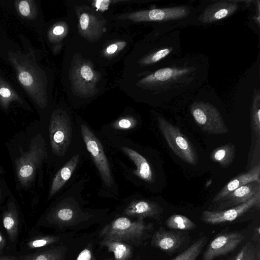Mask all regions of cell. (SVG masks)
<instances>
[{"label":"cell","instance_id":"1","mask_svg":"<svg viewBox=\"0 0 260 260\" xmlns=\"http://www.w3.org/2000/svg\"><path fill=\"white\" fill-rule=\"evenodd\" d=\"M207 72V63L201 57H175L150 71L128 78L139 95L175 96L191 93L204 81Z\"/></svg>","mask_w":260,"mask_h":260},{"label":"cell","instance_id":"2","mask_svg":"<svg viewBox=\"0 0 260 260\" xmlns=\"http://www.w3.org/2000/svg\"><path fill=\"white\" fill-rule=\"evenodd\" d=\"M65 59V86L71 97L91 99L104 90L106 73L91 44L76 39Z\"/></svg>","mask_w":260,"mask_h":260},{"label":"cell","instance_id":"3","mask_svg":"<svg viewBox=\"0 0 260 260\" xmlns=\"http://www.w3.org/2000/svg\"><path fill=\"white\" fill-rule=\"evenodd\" d=\"M160 37L155 33L136 46L127 56L125 68L128 76H134L150 71L166 61L175 58L180 50L177 32Z\"/></svg>","mask_w":260,"mask_h":260},{"label":"cell","instance_id":"4","mask_svg":"<svg viewBox=\"0 0 260 260\" xmlns=\"http://www.w3.org/2000/svg\"><path fill=\"white\" fill-rule=\"evenodd\" d=\"M8 59L27 94L39 107L45 108L48 104L47 76L38 64L34 53L10 51Z\"/></svg>","mask_w":260,"mask_h":260},{"label":"cell","instance_id":"5","mask_svg":"<svg viewBox=\"0 0 260 260\" xmlns=\"http://www.w3.org/2000/svg\"><path fill=\"white\" fill-rule=\"evenodd\" d=\"M114 19L135 23L153 22L157 24L155 33L164 34L165 31L196 20L197 12L189 6H178L125 13L115 16Z\"/></svg>","mask_w":260,"mask_h":260},{"label":"cell","instance_id":"6","mask_svg":"<svg viewBox=\"0 0 260 260\" xmlns=\"http://www.w3.org/2000/svg\"><path fill=\"white\" fill-rule=\"evenodd\" d=\"M152 226V224L146 223L144 219L132 220L126 217H120L106 224L101 231L99 237L123 242L131 246H139L148 238Z\"/></svg>","mask_w":260,"mask_h":260},{"label":"cell","instance_id":"7","mask_svg":"<svg viewBox=\"0 0 260 260\" xmlns=\"http://www.w3.org/2000/svg\"><path fill=\"white\" fill-rule=\"evenodd\" d=\"M73 12L76 20L75 32L80 39L94 45L108 34L109 20L102 12L86 4H77Z\"/></svg>","mask_w":260,"mask_h":260},{"label":"cell","instance_id":"8","mask_svg":"<svg viewBox=\"0 0 260 260\" xmlns=\"http://www.w3.org/2000/svg\"><path fill=\"white\" fill-rule=\"evenodd\" d=\"M47 157L45 140L41 134L33 137L29 149L21 153L15 161L18 180L23 187H28L34 181L38 170Z\"/></svg>","mask_w":260,"mask_h":260},{"label":"cell","instance_id":"9","mask_svg":"<svg viewBox=\"0 0 260 260\" xmlns=\"http://www.w3.org/2000/svg\"><path fill=\"white\" fill-rule=\"evenodd\" d=\"M157 121L161 133L174 153L185 162L196 165L198 162L196 151L180 129L162 117H158Z\"/></svg>","mask_w":260,"mask_h":260},{"label":"cell","instance_id":"10","mask_svg":"<svg viewBox=\"0 0 260 260\" xmlns=\"http://www.w3.org/2000/svg\"><path fill=\"white\" fill-rule=\"evenodd\" d=\"M190 111L194 122L203 132L213 135L229 132L220 112L212 105L197 102L191 105Z\"/></svg>","mask_w":260,"mask_h":260},{"label":"cell","instance_id":"11","mask_svg":"<svg viewBox=\"0 0 260 260\" xmlns=\"http://www.w3.org/2000/svg\"><path fill=\"white\" fill-rule=\"evenodd\" d=\"M71 134L70 119L67 113L60 110L54 111L49 126L50 145L54 154L64 155L70 145Z\"/></svg>","mask_w":260,"mask_h":260},{"label":"cell","instance_id":"12","mask_svg":"<svg viewBox=\"0 0 260 260\" xmlns=\"http://www.w3.org/2000/svg\"><path fill=\"white\" fill-rule=\"evenodd\" d=\"M81 133L89 153L98 168L104 183L108 187L113 185L109 163L103 146L94 133L84 124L80 126Z\"/></svg>","mask_w":260,"mask_h":260},{"label":"cell","instance_id":"13","mask_svg":"<svg viewBox=\"0 0 260 260\" xmlns=\"http://www.w3.org/2000/svg\"><path fill=\"white\" fill-rule=\"evenodd\" d=\"M129 37L104 36L98 43L92 45L101 63L108 66L122 57L132 42Z\"/></svg>","mask_w":260,"mask_h":260},{"label":"cell","instance_id":"14","mask_svg":"<svg viewBox=\"0 0 260 260\" xmlns=\"http://www.w3.org/2000/svg\"><path fill=\"white\" fill-rule=\"evenodd\" d=\"M260 192L248 202L238 206L220 210H205L202 212L201 220L210 224H219L231 222L254 207L259 208Z\"/></svg>","mask_w":260,"mask_h":260},{"label":"cell","instance_id":"15","mask_svg":"<svg viewBox=\"0 0 260 260\" xmlns=\"http://www.w3.org/2000/svg\"><path fill=\"white\" fill-rule=\"evenodd\" d=\"M245 237L240 233H225L214 238L205 250L202 260H214L234 250Z\"/></svg>","mask_w":260,"mask_h":260},{"label":"cell","instance_id":"16","mask_svg":"<svg viewBox=\"0 0 260 260\" xmlns=\"http://www.w3.org/2000/svg\"><path fill=\"white\" fill-rule=\"evenodd\" d=\"M186 238L181 231H169L160 227L153 234L150 244L167 253H172L183 245Z\"/></svg>","mask_w":260,"mask_h":260},{"label":"cell","instance_id":"17","mask_svg":"<svg viewBox=\"0 0 260 260\" xmlns=\"http://www.w3.org/2000/svg\"><path fill=\"white\" fill-rule=\"evenodd\" d=\"M260 192V182L253 181L243 185L225 196L214 204L215 210L229 209L245 203Z\"/></svg>","mask_w":260,"mask_h":260},{"label":"cell","instance_id":"18","mask_svg":"<svg viewBox=\"0 0 260 260\" xmlns=\"http://www.w3.org/2000/svg\"><path fill=\"white\" fill-rule=\"evenodd\" d=\"M253 181L260 182V164L258 163L248 172L242 173L230 180L211 201L212 204L219 202L225 196L236 189Z\"/></svg>","mask_w":260,"mask_h":260},{"label":"cell","instance_id":"19","mask_svg":"<svg viewBox=\"0 0 260 260\" xmlns=\"http://www.w3.org/2000/svg\"><path fill=\"white\" fill-rule=\"evenodd\" d=\"M161 207L156 203L147 200H136L131 202L123 213L137 218H152L159 219L162 213Z\"/></svg>","mask_w":260,"mask_h":260},{"label":"cell","instance_id":"20","mask_svg":"<svg viewBox=\"0 0 260 260\" xmlns=\"http://www.w3.org/2000/svg\"><path fill=\"white\" fill-rule=\"evenodd\" d=\"M238 8L237 1H220L210 5L199 17L203 23L221 20L235 12Z\"/></svg>","mask_w":260,"mask_h":260},{"label":"cell","instance_id":"21","mask_svg":"<svg viewBox=\"0 0 260 260\" xmlns=\"http://www.w3.org/2000/svg\"><path fill=\"white\" fill-rule=\"evenodd\" d=\"M84 219L76 209L65 205L56 207L47 216L49 222L60 226H71Z\"/></svg>","mask_w":260,"mask_h":260},{"label":"cell","instance_id":"22","mask_svg":"<svg viewBox=\"0 0 260 260\" xmlns=\"http://www.w3.org/2000/svg\"><path fill=\"white\" fill-rule=\"evenodd\" d=\"M79 155L72 157L56 174L52 180L49 197L55 194L70 178L79 161Z\"/></svg>","mask_w":260,"mask_h":260},{"label":"cell","instance_id":"23","mask_svg":"<svg viewBox=\"0 0 260 260\" xmlns=\"http://www.w3.org/2000/svg\"><path fill=\"white\" fill-rule=\"evenodd\" d=\"M121 149L134 162L137 170L134 173L143 180L147 182L153 181V173L148 161L140 153L127 147H123Z\"/></svg>","mask_w":260,"mask_h":260},{"label":"cell","instance_id":"24","mask_svg":"<svg viewBox=\"0 0 260 260\" xmlns=\"http://www.w3.org/2000/svg\"><path fill=\"white\" fill-rule=\"evenodd\" d=\"M3 225L10 240L14 241L18 233V214L13 202H10L3 214Z\"/></svg>","mask_w":260,"mask_h":260},{"label":"cell","instance_id":"25","mask_svg":"<svg viewBox=\"0 0 260 260\" xmlns=\"http://www.w3.org/2000/svg\"><path fill=\"white\" fill-rule=\"evenodd\" d=\"M100 244L109 252L113 253L115 260H128L133 256L132 246L126 243L103 239Z\"/></svg>","mask_w":260,"mask_h":260},{"label":"cell","instance_id":"26","mask_svg":"<svg viewBox=\"0 0 260 260\" xmlns=\"http://www.w3.org/2000/svg\"><path fill=\"white\" fill-rule=\"evenodd\" d=\"M235 153V145L228 143L215 148L210 157L213 161L218 162L223 168H226L233 162Z\"/></svg>","mask_w":260,"mask_h":260},{"label":"cell","instance_id":"27","mask_svg":"<svg viewBox=\"0 0 260 260\" xmlns=\"http://www.w3.org/2000/svg\"><path fill=\"white\" fill-rule=\"evenodd\" d=\"M23 104V101L13 87L0 76V105L7 110L12 102Z\"/></svg>","mask_w":260,"mask_h":260},{"label":"cell","instance_id":"28","mask_svg":"<svg viewBox=\"0 0 260 260\" xmlns=\"http://www.w3.org/2000/svg\"><path fill=\"white\" fill-rule=\"evenodd\" d=\"M208 237L203 236L183 252L171 260H197L208 241Z\"/></svg>","mask_w":260,"mask_h":260},{"label":"cell","instance_id":"29","mask_svg":"<svg viewBox=\"0 0 260 260\" xmlns=\"http://www.w3.org/2000/svg\"><path fill=\"white\" fill-rule=\"evenodd\" d=\"M66 251L65 247H55L47 250L25 255L21 260H63Z\"/></svg>","mask_w":260,"mask_h":260},{"label":"cell","instance_id":"30","mask_svg":"<svg viewBox=\"0 0 260 260\" xmlns=\"http://www.w3.org/2000/svg\"><path fill=\"white\" fill-rule=\"evenodd\" d=\"M69 25L66 21L60 20L53 24L49 28L47 37L52 44L62 45L61 42L67 37L69 32Z\"/></svg>","mask_w":260,"mask_h":260},{"label":"cell","instance_id":"31","mask_svg":"<svg viewBox=\"0 0 260 260\" xmlns=\"http://www.w3.org/2000/svg\"><path fill=\"white\" fill-rule=\"evenodd\" d=\"M165 224L170 229L180 231L192 230L197 228L191 220L180 214L172 215L165 221Z\"/></svg>","mask_w":260,"mask_h":260},{"label":"cell","instance_id":"32","mask_svg":"<svg viewBox=\"0 0 260 260\" xmlns=\"http://www.w3.org/2000/svg\"><path fill=\"white\" fill-rule=\"evenodd\" d=\"M14 5L17 13L23 18L33 20L37 17L38 9L35 1H15Z\"/></svg>","mask_w":260,"mask_h":260},{"label":"cell","instance_id":"33","mask_svg":"<svg viewBox=\"0 0 260 260\" xmlns=\"http://www.w3.org/2000/svg\"><path fill=\"white\" fill-rule=\"evenodd\" d=\"M231 260H260L259 247L251 242H247Z\"/></svg>","mask_w":260,"mask_h":260},{"label":"cell","instance_id":"34","mask_svg":"<svg viewBox=\"0 0 260 260\" xmlns=\"http://www.w3.org/2000/svg\"><path fill=\"white\" fill-rule=\"evenodd\" d=\"M257 93L253 100L252 106V125L257 138L260 136V99Z\"/></svg>","mask_w":260,"mask_h":260},{"label":"cell","instance_id":"35","mask_svg":"<svg viewBox=\"0 0 260 260\" xmlns=\"http://www.w3.org/2000/svg\"><path fill=\"white\" fill-rule=\"evenodd\" d=\"M60 238L54 236H44L35 237L27 244L29 249H36L47 246L57 242Z\"/></svg>","mask_w":260,"mask_h":260},{"label":"cell","instance_id":"36","mask_svg":"<svg viewBox=\"0 0 260 260\" xmlns=\"http://www.w3.org/2000/svg\"><path fill=\"white\" fill-rule=\"evenodd\" d=\"M137 121L134 117L126 116L115 122L113 126L117 129H128L135 127Z\"/></svg>","mask_w":260,"mask_h":260},{"label":"cell","instance_id":"37","mask_svg":"<svg viewBox=\"0 0 260 260\" xmlns=\"http://www.w3.org/2000/svg\"><path fill=\"white\" fill-rule=\"evenodd\" d=\"M92 245L91 243L81 251L76 260H92Z\"/></svg>","mask_w":260,"mask_h":260},{"label":"cell","instance_id":"38","mask_svg":"<svg viewBox=\"0 0 260 260\" xmlns=\"http://www.w3.org/2000/svg\"><path fill=\"white\" fill-rule=\"evenodd\" d=\"M6 245V240L0 232V251L2 250Z\"/></svg>","mask_w":260,"mask_h":260},{"label":"cell","instance_id":"39","mask_svg":"<svg viewBox=\"0 0 260 260\" xmlns=\"http://www.w3.org/2000/svg\"><path fill=\"white\" fill-rule=\"evenodd\" d=\"M0 260H17V258L12 256H6L0 257Z\"/></svg>","mask_w":260,"mask_h":260},{"label":"cell","instance_id":"40","mask_svg":"<svg viewBox=\"0 0 260 260\" xmlns=\"http://www.w3.org/2000/svg\"><path fill=\"white\" fill-rule=\"evenodd\" d=\"M1 196H2V191H1V189L0 188V199L1 198Z\"/></svg>","mask_w":260,"mask_h":260},{"label":"cell","instance_id":"41","mask_svg":"<svg viewBox=\"0 0 260 260\" xmlns=\"http://www.w3.org/2000/svg\"><path fill=\"white\" fill-rule=\"evenodd\" d=\"M104 260H110V259H104Z\"/></svg>","mask_w":260,"mask_h":260},{"label":"cell","instance_id":"42","mask_svg":"<svg viewBox=\"0 0 260 260\" xmlns=\"http://www.w3.org/2000/svg\"><path fill=\"white\" fill-rule=\"evenodd\" d=\"M0 173H1V170H0Z\"/></svg>","mask_w":260,"mask_h":260}]
</instances>
